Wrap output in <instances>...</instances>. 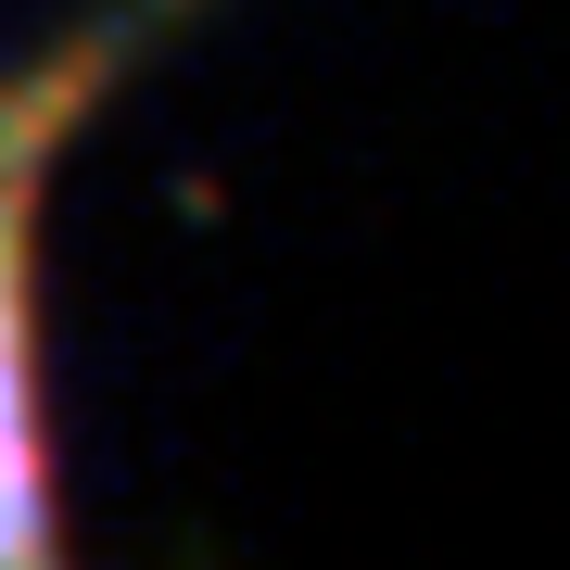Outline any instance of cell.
Returning <instances> with one entry per match:
<instances>
[{
	"mask_svg": "<svg viewBox=\"0 0 570 570\" xmlns=\"http://www.w3.org/2000/svg\"><path fill=\"white\" fill-rule=\"evenodd\" d=\"M102 63L63 51L26 89H0V558H39V431H26V204H39V165L77 127Z\"/></svg>",
	"mask_w": 570,
	"mask_h": 570,
	"instance_id": "1",
	"label": "cell"
}]
</instances>
